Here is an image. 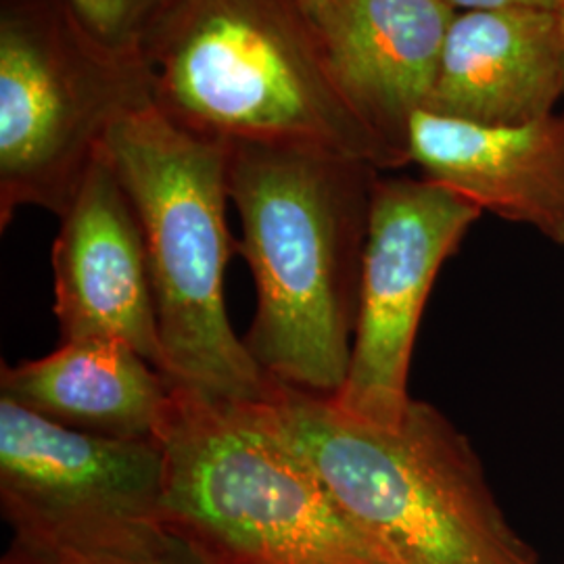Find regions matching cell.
I'll use <instances>...</instances> for the list:
<instances>
[{"instance_id":"6da1fadb","label":"cell","mask_w":564,"mask_h":564,"mask_svg":"<svg viewBox=\"0 0 564 564\" xmlns=\"http://www.w3.org/2000/svg\"><path fill=\"white\" fill-rule=\"evenodd\" d=\"M379 170L295 144H230L239 253L256 281L242 343L268 381L335 398L349 372Z\"/></svg>"},{"instance_id":"7a4b0ae2","label":"cell","mask_w":564,"mask_h":564,"mask_svg":"<svg viewBox=\"0 0 564 564\" xmlns=\"http://www.w3.org/2000/svg\"><path fill=\"white\" fill-rule=\"evenodd\" d=\"M158 519L209 564H400L326 489L268 405L172 384Z\"/></svg>"},{"instance_id":"3957f363","label":"cell","mask_w":564,"mask_h":564,"mask_svg":"<svg viewBox=\"0 0 564 564\" xmlns=\"http://www.w3.org/2000/svg\"><path fill=\"white\" fill-rule=\"evenodd\" d=\"M263 403L343 510L400 564H538L506 521L463 433L412 398L395 429L268 383Z\"/></svg>"},{"instance_id":"277c9868","label":"cell","mask_w":564,"mask_h":564,"mask_svg":"<svg viewBox=\"0 0 564 564\" xmlns=\"http://www.w3.org/2000/svg\"><path fill=\"white\" fill-rule=\"evenodd\" d=\"M151 65L155 107L199 137L314 147L391 170L302 0H188Z\"/></svg>"},{"instance_id":"5b68a950","label":"cell","mask_w":564,"mask_h":564,"mask_svg":"<svg viewBox=\"0 0 564 564\" xmlns=\"http://www.w3.org/2000/svg\"><path fill=\"white\" fill-rule=\"evenodd\" d=\"M105 153L149 251L162 375L224 402H260L268 377L235 333L224 297L230 144L199 137L155 105L120 121Z\"/></svg>"},{"instance_id":"8992f818","label":"cell","mask_w":564,"mask_h":564,"mask_svg":"<svg viewBox=\"0 0 564 564\" xmlns=\"http://www.w3.org/2000/svg\"><path fill=\"white\" fill-rule=\"evenodd\" d=\"M151 105L153 65L67 0H0V228L21 207L61 218L111 130Z\"/></svg>"},{"instance_id":"52a82bcc","label":"cell","mask_w":564,"mask_h":564,"mask_svg":"<svg viewBox=\"0 0 564 564\" xmlns=\"http://www.w3.org/2000/svg\"><path fill=\"white\" fill-rule=\"evenodd\" d=\"M481 214L437 182L377 178L351 362L341 391L328 398L343 416L379 429L402 423L424 305Z\"/></svg>"},{"instance_id":"ba28073f","label":"cell","mask_w":564,"mask_h":564,"mask_svg":"<svg viewBox=\"0 0 564 564\" xmlns=\"http://www.w3.org/2000/svg\"><path fill=\"white\" fill-rule=\"evenodd\" d=\"M162 487L158 437L82 433L0 398V510L13 533L158 519Z\"/></svg>"},{"instance_id":"9c48e42d","label":"cell","mask_w":564,"mask_h":564,"mask_svg":"<svg viewBox=\"0 0 564 564\" xmlns=\"http://www.w3.org/2000/svg\"><path fill=\"white\" fill-rule=\"evenodd\" d=\"M59 220L53 274L61 341L118 339L160 370L149 251L105 147Z\"/></svg>"},{"instance_id":"30bf717a","label":"cell","mask_w":564,"mask_h":564,"mask_svg":"<svg viewBox=\"0 0 564 564\" xmlns=\"http://www.w3.org/2000/svg\"><path fill=\"white\" fill-rule=\"evenodd\" d=\"M454 15L447 0H328L318 18L343 95L391 170L410 163V123L431 99Z\"/></svg>"},{"instance_id":"8fae6325","label":"cell","mask_w":564,"mask_h":564,"mask_svg":"<svg viewBox=\"0 0 564 564\" xmlns=\"http://www.w3.org/2000/svg\"><path fill=\"white\" fill-rule=\"evenodd\" d=\"M410 163L481 212L564 245V113L527 123H477L419 111Z\"/></svg>"},{"instance_id":"7c38bea8","label":"cell","mask_w":564,"mask_h":564,"mask_svg":"<svg viewBox=\"0 0 564 564\" xmlns=\"http://www.w3.org/2000/svg\"><path fill=\"white\" fill-rule=\"evenodd\" d=\"M564 95V11H456L424 111L477 123H527Z\"/></svg>"},{"instance_id":"4fadbf2b","label":"cell","mask_w":564,"mask_h":564,"mask_svg":"<svg viewBox=\"0 0 564 564\" xmlns=\"http://www.w3.org/2000/svg\"><path fill=\"white\" fill-rule=\"evenodd\" d=\"M172 383L128 343L72 339L15 366L2 364L0 398L53 423L111 440H155Z\"/></svg>"},{"instance_id":"5bb4252c","label":"cell","mask_w":564,"mask_h":564,"mask_svg":"<svg viewBox=\"0 0 564 564\" xmlns=\"http://www.w3.org/2000/svg\"><path fill=\"white\" fill-rule=\"evenodd\" d=\"M0 564H209L155 517L13 533Z\"/></svg>"},{"instance_id":"9a60e30c","label":"cell","mask_w":564,"mask_h":564,"mask_svg":"<svg viewBox=\"0 0 564 564\" xmlns=\"http://www.w3.org/2000/svg\"><path fill=\"white\" fill-rule=\"evenodd\" d=\"M99 36L151 63L155 46L188 0H67Z\"/></svg>"},{"instance_id":"2e32d148","label":"cell","mask_w":564,"mask_h":564,"mask_svg":"<svg viewBox=\"0 0 564 564\" xmlns=\"http://www.w3.org/2000/svg\"><path fill=\"white\" fill-rule=\"evenodd\" d=\"M454 11H475V9H508V7H531L564 11V0H447Z\"/></svg>"},{"instance_id":"e0dca14e","label":"cell","mask_w":564,"mask_h":564,"mask_svg":"<svg viewBox=\"0 0 564 564\" xmlns=\"http://www.w3.org/2000/svg\"><path fill=\"white\" fill-rule=\"evenodd\" d=\"M302 2L312 11V15H314L316 20L323 15V11L326 9V4H328V0H302Z\"/></svg>"}]
</instances>
